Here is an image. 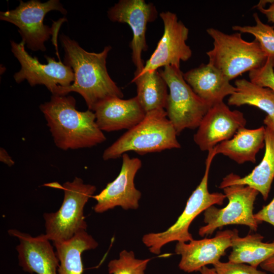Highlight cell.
<instances>
[{
  "label": "cell",
  "mask_w": 274,
  "mask_h": 274,
  "mask_svg": "<svg viewBox=\"0 0 274 274\" xmlns=\"http://www.w3.org/2000/svg\"><path fill=\"white\" fill-rule=\"evenodd\" d=\"M265 127L240 128L233 136L214 147L216 155L222 154L238 164L255 163L258 152L265 146Z\"/></svg>",
  "instance_id": "obj_20"
},
{
  "label": "cell",
  "mask_w": 274,
  "mask_h": 274,
  "mask_svg": "<svg viewBox=\"0 0 274 274\" xmlns=\"http://www.w3.org/2000/svg\"><path fill=\"white\" fill-rule=\"evenodd\" d=\"M120 172L116 178L108 183L98 194L93 195L96 201L94 211L102 213L116 207L124 210L136 209L142 193L134 185V180L142 162L138 158H130L127 153L122 156Z\"/></svg>",
  "instance_id": "obj_13"
},
{
  "label": "cell",
  "mask_w": 274,
  "mask_h": 274,
  "mask_svg": "<svg viewBox=\"0 0 274 274\" xmlns=\"http://www.w3.org/2000/svg\"><path fill=\"white\" fill-rule=\"evenodd\" d=\"M249 76L251 82L274 92V58L267 57L261 67L250 71Z\"/></svg>",
  "instance_id": "obj_27"
},
{
  "label": "cell",
  "mask_w": 274,
  "mask_h": 274,
  "mask_svg": "<svg viewBox=\"0 0 274 274\" xmlns=\"http://www.w3.org/2000/svg\"><path fill=\"white\" fill-rule=\"evenodd\" d=\"M213 266L218 274H267L246 263L219 261Z\"/></svg>",
  "instance_id": "obj_28"
},
{
  "label": "cell",
  "mask_w": 274,
  "mask_h": 274,
  "mask_svg": "<svg viewBox=\"0 0 274 274\" xmlns=\"http://www.w3.org/2000/svg\"><path fill=\"white\" fill-rule=\"evenodd\" d=\"M183 76L193 91L212 106L223 102L226 96L236 90L230 81L209 62L187 71Z\"/></svg>",
  "instance_id": "obj_18"
},
{
  "label": "cell",
  "mask_w": 274,
  "mask_h": 274,
  "mask_svg": "<svg viewBox=\"0 0 274 274\" xmlns=\"http://www.w3.org/2000/svg\"><path fill=\"white\" fill-rule=\"evenodd\" d=\"M253 16L256 22L255 25H234L232 29L240 33H249L254 36L267 57L274 58L273 27L263 23L257 13H254Z\"/></svg>",
  "instance_id": "obj_25"
},
{
  "label": "cell",
  "mask_w": 274,
  "mask_h": 274,
  "mask_svg": "<svg viewBox=\"0 0 274 274\" xmlns=\"http://www.w3.org/2000/svg\"><path fill=\"white\" fill-rule=\"evenodd\" d=\"M107 15L111 21L127 23L131 28L133 35L130 43L131 59L136 67L134 75L139 74L145 65L142 52L148 49L147 25L157 17L156 7L144 0H120L109 9Z\"/></svg>",
  "instance_id": "obj_11"
},
{
  "label": "cell",
  "mask_w": 274,
  "mask_h": 274,
  "mask_svg": "<svg viewBox=\"0 0 274 274\" xmlns=\"http://www.w3.org/2000/svg\"><path fill=\"white\" fill-rule=\"evenodd\" d=\"M53 244L59 261L58 274H82V253L98 246L97 242L86 230L77 233L69 240Z\"/></svg>",
  "instance_id": "obj_21"
},
{
  "label": "cell",
  "mask_w": 274,
  "mask_h": 274,
  "mask_svg": "<svg viewBox=\"0 0 274 274\" xmlns=\"http://www.w3.org/2000/svg\"><path fill=\"white\" fill-rule=\"evenodd\" d=\"M216 155L214 148L208 151L203 176L189 197L184 211L177 221L165 231L149 233L143 236L142 242L151 253L160 254L162 247L172 242H189L192 241L193 238L189 228L194 219L211 206L223 204L226 198L225 195L218 192L210 193L208 189L209 172Z\"/></svg>",
  "instance_id": "obj_5"
},
{
  "label": "cell",
  "mask_w": 274,
  "mask_h": 274,
  "mask_svg": "<svg viewBox=\"0 0 274 274\" xmlns=\"http://www.w3.org/2000/svg\"><path fill=\"white\" fill-rule=\"evenodd\" d=\"M199 272L200 274H218L214 267L209 268L207 266L203 267Z\"/></svg>",
  "instance_id": "obj_34"
},
{
  "label": "cell",
  "mask_w": 274,
  "mask_h": 274,
  "mask_svg": "<svg viewBox=\"0 0 274 274\" xmlns=\"http://www.w3.org/2000/svg\"><path fill=\"white\" fill-rule=\"evenodd\" d=\"M260 266L263 270L274 274V256L263 262Z\"/></svg>",
  "instance_id": "obj_32"
},
{
  "label": "cell",
  "mask_w": 274,
  "mask_h": 274,
  "mask_svg": "<svg viewBox=\"0 0 274 274\" xmlns=\"http://www.w3.org/2000/svg\"><path fill=\"white\" fill-rule=\"evenodd\" d=\"M96 122L102 131L130 129L144 118L146 113L136 96L127 99L107 98L94 108Z\"/></svg>",
  "instance_id": "obj_17"
},
{
  "label": "cell",
  "mask_w": 274,
  "mask_h": 274,
  "mask_svg": "<svg viewBox=\"0 0 274 274\" xmlns=\"http://www.w3.org/2000/svg\"><path fill=\"white\" fill-rule=\"evenodd\" d=\"M58 11L65 15L67 11L59 0L42 3L38 0L26 2L20 1L15 9L0 12V19L11 23L18 32L27 48L32 51H45V42L54 34V29L44 24L45 15L50 11Z\"/></svg>",
  "instance_id": "obj_8"
},
{
  "label": "cell",
  "mask_w": 274,
  "mask_h": 274,
  "mask_svg": "<svg viewBox=\"0 0 274 274\" xmlns=\"http://www.w3.org/2000/svg\"><path fill=\"white\" fill-rule=\"evenodd\" d=\"M44 114L55 145L62 150L91 148L106 140L93 111H80L71 95H52L42 104Z\"/></svg>",
  "instance_id": "obj_2"
},
{
  "label": "cell",
  "mask_w": 274,
  "mask_h": 274,
  "mask_svg": "<svg viewBox=\"0 0 274 274\" xmlns=\"http://www.w3.org/2000/svg\"><path fill=\"white\" fill-rule=\"evenodd\" d=\"M59 38L64 51L63 63L73 70L75 80L68 87L59 86L52 95L77 92L84 99L88 110L92 111L98 104L107 98L123 97L122 90L110 77L106 67L111 46H106L99 53L90 52L64 34L60 35Z\"/></svg>",
  "instance_id": "obj_1"
},
{
  "label": "cell",
  "mask_w": 274,
  "mask_h": 274,
  "mask_svg": "<svg viewBox=\"0 0 274 274\" xmlns=\"http://www.w3.org/2000/svg\"><path fill=\"white\" fill-rule=\"evenodd\" d=\"M228 200L222 209L212 206L204 211L206 225L199 228L200 236L211 235L217 228L228 225H243L256 231L258 223L254 218V204L259 192L246 185H233L223 189Z\"/></svg>",
  "instance_id": "obj_9"
},
{
  "label": "cell",
  "mask_w": 274,
  "mask_h": 274,
  "mask_svg": "<svg viewBox=\"0 0 274 274\" xmlns=\"http://www.w3.org/2000/svg\"><path fill=\"white\" fill-rule=\"evenodd\" d=\"M159 72L169 89L165 111L178 135L185 129L197 128L212 106L193 91L179 67L167 66Z\"/></svg>",
  "instance_id": "obj_7"
},
{
  "label": "cell",
  "mask_w": 274,
  "mask_h": 274,
  "mask_svg": "<svg viewBox=\"0 0 274 274\" xmlns=\"http://www.w3.org/2000/svg\"><path fill=\"white\" fill-rule=\"evenodd\" d=\"M254 218L258 224L265 222L274 227V197L268 204L254 214Z\"/></svg>",
  "instance_id": "obj_29"
},
{
  "label": "cell",
  "mask_w": 274,
  "mask_h": 274,
  "mask_svg": "<svg viewBox=\"0 0 274 274\" xmlns=\"http://www.w3.org/2000/svg\"><path fill=\"white\" fill-rule=\"evenodd\" d=\"M61 188L64 197L59 210L43 215L45 235L53 243L69 240L86 230L84 208L96 190L94 185L85 184L77 177L72 181L65 182Z\"/></svg>",
  "instance_id": "obj_6"
},
{
  "label": "cell",
  "mask_w": 274,
  "mask_h": 274,
  "mask_svg": "<svg viewBox=\"0 0 274 274\" xmlns=\"http://www.w3.org/2000/svg\"><path fill=\"white\" fill-rule=\"evenodd\" d=\"M235 91L228 99V105L253 106L263 111L269 117L274 116V92L245 79L236 80Z\"/></svg>",
  "instance_id": "obj_24"
},
{
  "label": "cell",
  "mask_w": 274,
  "mask_h": 274,
  "mask_svg": "<svg viewBox=\"0 0 274 274\" xmlns=\"http://www.w3.org/2000/svg\"><path fill=\"white\" fill-rule=\"evenodd\" d=\"M265 152L261 162L248 175L241 177L231 173L223 179L219 188L233 185L248 186L260 193L264 200L268 197L274 179V131L265 127Z\"/></svg>",
  "instance_id": "obj_19"
},
{
  "label": "cell",
  "mask_w": 274,
  "mask_h": 274,
  "mask_svg": "<svg viewBox=\"0 0 274 274\" xmlns=\"http://www.w3.org/2000/svg\"><path fill=\"white\" fill-rule=\"evenodd\" d=\"M0 161L9 166H12L15 163L12 157L3 148L0 149Z\"/></svg>",
  "instance_id": "obj_31"
},
{
  "label": "cell",
  "mask_w": 274,
  "mask_h": 274,
  "mask_svg": "<svg viewBox=\"0 0 274 274\" xmlns=\"http://www.w3.org/2000/svg\"><path fill=\"white\" fill-rule=\"evenodd\" d=\"M263 123L266 126L269 127L274 131V116L269 117L266 116L263 120Z\"/></svg>",
  "instance_id": "obj_33"
},
{
  "label": "cell",
  "mask_w": 274,
  "mask_h": 274,
  "mask_svg": "<svg viewBox=\"0 0 274 274\" xmlns=\"http://www.w3.org/2000/svg\"><path fill=\"white\" fill-rule=\"evenodd\" d=\"M256 8L263 14L265 15L268 22L273 23L274 28V3L270 4L267 9L263 7H257Z\"/></svg>",
  "instance_id": "obj_30"
},
{
  "label": "cell",
  "mask_w": 274,
  "mask_h": 274,
  "mask_svg": "<svg viewBox=\"0 0 274 274\" xmlns=\"http://www.w3.org/2000/svg\"><path fill=\"white\" fill-rule=\"evenodd\" d=\"M178 134L164 109L146 113L144 118L104 151V160L115 159L133 151L140 155L179 149Z\"/></svg>",
  "instance_id": "obj_3"
},
{
  "label": "cell",
  "mask_w": 274,
  "mask_h": 274,
  "mask_svg": "<svg viewBox=\"0 0 274 274\" xmlns=\"http://www.w3.org/2000/svg\"><path fill=\"white\" fill-rule=\"evenodd\" d=\"M8 232L19 241L16 249L19 264L24 271L37 274H57L59 261L45 234L33 237L16 229H10Z\"/></svg>",
  "instance_id": "obj_16"
},
{
  "label": "cell",
  "mask_w": 274,
  "mask_h": 274,
  "mask_svg": "<svg viewBox=\"0 0 274 274\" xmlns=\"http://www.w3.org/2000/svg\"><path fill=\"white\" fill-rule=\"evenodd\" d=\"M150 259H139L135 258L133 251H122L119 258L111 260L108 265L110 274H145Z\"/></svg>",
  "instance_id": "obj_26"
},
{
  "label": "cell",
  "mask_w": 274,
  "mask_h": 274,
  "mask_svg": "<svg viewBox=\"0 0 274 274\" xmlns=\"http://www.w3.org/2000/svg\"><path fill=\"white\" fill-rule=\"evenodd\" d=\"M213 40V48L207 52L209 63L231 81L246 72L261 67L267 56L255 39L244 40L240 32L225 33L217 29H207Z\"/></svg>",
  "instance_id": "obj_4"
},
{
  "label": "cell",
  "mask_w": 274,
  "mask_h": 274,
  "mask_svg": "<svg viewBox=\"0 0 274 274\" xmlns=\"http://www.w3.org/2000/svg\"><path fill=\"white\" fill-rule=\"evenodd\" d=\"M238 230L218 231L212 238L178 242L175 251L181 257L179 268L186 272L199 271L204 266L214 265L232 246V238Z\"/></svg>",
  "instance_id": "obj_15"
},
{
  "label": "cell",
  "mask_w": 274,
  "mask_h": 274,
  "mask_svg": "<svg viewBox=\"0 0 274 274\" xmlns=\"http://www.w3.org/2000/svg\"><path fill=\"white\" fill-rule=\"evenodd\" d=\"M131 82L136 85L135 96L146 113L165 109L168 87L159 71H147L135 75Z\"/></svg>",
  "instance_id": "obj_23"
},
{
  "label": "cell",
  "mask_w": 274,
  "mask_h": 274,
  "mask_svg": "<svg viewBox=\"0 0 274 274\" xmlns=\"http://www.w3.org/2000/svg\"><path fill=\"white\" fill-rule=\"evenodd\" d=\"M247 121L238 110H231L223 101L213 106L201 121L193 140L203 151L232 138Z\"/></svg>",
  "instance_id": "obj_14"
},
{
  "label": "cell",
  "mask_w": 274,
  "mask_h": 274,
  "mask_svg": "<svg viewBox=\"0 0 274 274\" xmlns=\"http://www.w3.org/2000/svg\"><path fill=\"white\" fill-rule=\"evenodd\" d=\"M159 16L164 25L163 35L140 73L169 65L180 67L181 61H186L192 56V50L186 44L188 28L174 13L163 12Z\"/></svg>",
  "instance_id": "obj_12"
},
{
  "label": "cell",
  "mask_w": 274,
  "mask_h": 274,
  "mask_svg": "<svg viewBox=\"0 0 274 274\" xmlns=\"http://www.w3.org/2000/svg\"><path fill=\"white\" fill-rule=\"evenodd\" d=\"M264 237L259 233L240 237L237 231L232 238V251L228 261L248 264L257 268L274 256V242L264 243Z\"/></svg>",
  "instance_id": "obj_22"
},
{
  "label": "cell",
  "mask_w": 274,
  "mask_h": 274,
  "mask_svg": "<svg viewBox=\"0 0 274 274\" xmlns=\"http://www.w3.org/2000/svg\"><path fill=\"white\" fill-rule=\"evenodd\" d=\"M11 51L21 65V69L13 76L16 83L26 80L31 86L44 85L53 94L59 86L71 85L75 80L72 68L60 60L45 56L47 63H41L36 57H32L26 51L23 41L17 43L10 41Z\"/></svg>",
  "instance_id": "obj_10"
}]
</instances>
